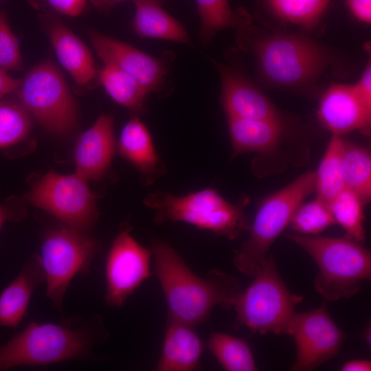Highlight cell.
Segmentation results:
<instances>
[{
	"instance_id": "cell-40",
	"label": "cell",
	"mask_w": 371,
	"mask_h": 371,
	"mask_svg": "<svg viewBox=\"0 0 371 371\" xmlns=\"http://www.w3.org/2000/svg\"><path fill=\"white\" fill-rule=\"evenodd\" d=\"M366 339L369 344L370 343V328L366 329V333H365Z\"/></svg>"
},
{
	"instance_id": "cell-9",
	"label": "cell",
	"mask_w": 371,
	"mask_h": 371,
	"mask_svg": "<svg viewBox=\"0 0 371 371\" xmlns=\"http://www.w3.org/2000/svg\"><path fill=\"white\" fill-rule=\"evenodd\" d=\"M98 249L96 240L69 226L45 234L40 258L45 275L46 295L60 313L69 283L76 275L89 270Z\"/></svg>"
},
{
	"instance_id": "cell-21",
	"label": "cell",
	"mask_w": 371,
	"mask_h": 371,
	"mask_svg": "<svg viewBox=\"0 0 371 371\" xmlns=\"http://www.w3.org/2000/svg\"><path fill=\"white\" fill-rule=\"evenodd\" d=\"M164 0H134L133 29L141 38L190 44L186 28L161 7Z\"/></svg>"
},
{
	"instance_id": "cell-3",
	"label": "cell",
	"mask_w": 371,
	"mask_h": 371,
	"mask_svg": "<svg viewBox=\"0 0 371 371\" xmlns=\"http://www.w3.org/2000/svg\"><path fill=\"white\" fill-rule=\"evenodd\" d=\"M235 29L240 47L252 52L262 77L276 87H305L331 64L333 56L324 46L303 35L258 34L244 13Z\"/></svg>"
},
{
	"instance_id": "cell-37",
	"label": "cell",
	"mask_w": 371,
	"mask_h": 371,
	"mask_svg": "<svg viewBox=\"0 0 371 371\" xmlns=\"http://www.w3.org/2000/svg\"><path fill=\"white\" fill-rule=\"evenodd\" d=\"M342 371H370L371 362L366 359H354L345 362L341 369Z\"/></svg>"
},
{
	"instance_id": "cell-33",
	"label": "cell",
	"mask_w": 371,
	"mask_h": 371,
	"mask_svg": "<svg viewBox=\"0 0 371 371\" xmlns=\"http://www.w3.org/2000/svg\"><path fill=\"white\" fill-rule=\"evenodd\" d=\"M36 8L45 13L54 12L69 16H79L84 10L87 0H28Z\"/></svg>"
},
{
	"instance_id": "cell-30",
	"label": "cell",
	"mask_w": 371,
	"mask_h": 371,
	"mask_svg": "<svg viewBox=\"0 0 371 371\" xmlns=\"http://www.w3.org/2000/svg\"><path fill=\"white\" fill-rule=\"evenodd\" d=\"M335 223L329 203L316 196L297 206L289 225L297 234L315 236Z\"/></svg>"
},
{
	"instance_id": "cell-2",
	"label": "cell",
	"mask_w": 371,
	"mask_h": 371,
	"mask_svg": "<svg viewBox=\"0 0 371 371\" xmlns=\"http://www.w3.org/2000/svg\"><path fill=\"white\" fill-rule=\"evenodd\" d=\"M108 337L99 314L58 323L32 322L0 346V370L85 359L91 357L93 348L105 343Z\"/></svg>"
},
{
	"instance_id": "cell-20",
	"label": "cell",
	"mask_w": 371,
	"mask_h": 371,
	"mask_svg": "<svg viewBox=\"0 0 371 371\" xmlns=\"http://www.w3.org/2000/svg\"><path fill=\"white\" fill-rule=\"evenodd\" d=\"M233 157L254 152L267 155L276 151L286 134V121L227 117Z\"/></svg>"
},
{
	"instance_id": "cell-36",
	"label": "cell",
	"mask_w": 371,
	"mask_h": 371,
	"mask_svg": "<svg viewBox=\"0 0 371 371\" xmlns=\"http://www.w3.org/2000/svg\"><path fill=\"white\" fill-rule=\"evenodd\" d=\"M21 79L15 78L0 69V98L15 92L19 88Z\"/></svg>"
},
{
	"instance_id": "cell-32",
	"label": "cell",
	"mask_w": 371,
	"mask_h": 371,
	"mask_svg": "<svg viewBox=\"0 0 371 371\" xmlns=\"http://www.w3.org/2000/svg\"><path fill=\"white\" fill-rule=\"evenodd\" d=\"M22 68L18 38L10 29L6 13L0 9V69L8 71Z\"/></svg>"
},
{
	"instance_id": "cell-8",
	"label": "cell",
	"mask_w": 371,
	"mask_h": 371,
	"mask_svg": "<svg viewBox=\"0 0 371 371\" xmlns=\"http://www.w3.org/2000/svg\"><path fill=\"white\" fill-rule=\"evenodd\" d=\"M15 93L23 106L47 130L63 134L73 128L75 102L61 71L52 61L44 60L30 69Z\"/></svg>"
},
{
	"instance_id": "cell-13",
	"label": "cell",
	"mask_w": 371,
	"mask_h": 371,
	"mask_svg": "<svg viewBox=\"0 0 371 371\" xmlns=\"http://www.w3.org/2000/svg\"><path fill=\"white\" fill-rule=\"evenodd\" d=\"M89 35L104 64L114 65L127 72L148 93L158 92L164 87L167 67L163 58L151 56L98 32L91 31Z\"/></svg>"
},
{
	"instance_id": "cell-26",
	"label": "cell",
	"mask_w": 371,
	"mask_h": 371,
	"mask_svg": "<svg viewBox=\"0 0 371 371\" xmlns=\"http://www.w3.org/2000/svg\"><path fill=\"white\" fill-rule=\"evenodd\" d=\"M207 347L227 371H254L257 366L246 340L223 333H212Z\"/></svg>"
},
{
	"instance_id": "cell-27",
	"label": "cell",
	"mask_w": 371,
	"mask_h": 371,
	"mask_svg": "<svg viewBox=\"0 0 371 371\" xmlns=\"http://www.w3.org/2000/svg\"><path fill=\"white\" fill-rule=\"evenodd\" d=\"M363 205L357 194L347 188L342 190L329 203L335 222L346 232L345 237L359 243L366 239Z\"/></svg>"
},
{
	"instance_id": "cell-17",
	"label": "cell",
	"mask_w": 371,
	"mask_h": 371,
	"mask_svg": "<svg viewBox=\"0 0 371 371\" xmlns=\"http://www.w3.org/2000/svg\"><path fill=\"white\" fill-rule=\"evenodd\" d=\"M43 19L60 63L78 85H89L98 76V72L88 47L52 13H45Z\"/></svg>"
},
{
	"instance_id": "cell-12",
	"label": "cell",
	"mask_w": 371,
	"mask_h": 371,
	"mask_svg": "<svg viewBox=\"0 0 371 371\" xmlns=\"http://www.w3.org/2000/svg\"><path fill=\"white\" fill-rule=\"evenodd\" d=\"M151 252L124 228L115 237L106 258L105 300L122 307L133 291L150 276Z\"/></svg>"
},
{
	"instance_id": "cell-5",
	"label": "cell",
	"mask_w": 371,
	"mask_h": 371,
	"mask_svg": "<svg viewBox=\"0 0 371 371\" xmlns=\"http://www.w3.org/2000/svg\"><path fill=\"white\" fill-rule=\"evenodd\" d=\"M248 202L245 199L232 204L211 188L181 196L158 192L150 194L144 200V204L155 211L154 221L157 223L185 222L231 240L250 229L244 210Z\"/></svg>"
},
{
	"instance_id": "cell-28",
	"label": "cell",
	"mask_w": 371,
	"mask_h": 371,
	"mask_svg": "<svg viewBox=\"0 0 371 371\" xmlns=\"http://www.w3.org/2000/svg\"><path fill=\"white\" fill-rule=\"evenodd\" d=\"M278 18L311 30L318 25L330 0H265Z\"/></svg>"
},
{
	"instance_id": "cell-1",
	"label": "cell",
	"mask_w": 371,
	"mask_h": 371,
	"mask_svg": "<svg viewBox=\"0 0 371 371\" xmlns=\"http://www.w3.org/2000/svg\"><path fill=\"white\" fill-rule=\"evenodd\" d=\"M151 253L168 317L194 327L205 322L216 306L234 308L242 292L237 278L218 269H212L204 278L199 277L168 243L159 238L153 240Z\"/></svg>"
},
{
	"instance_id": "cell-19",
	"label": "cell",
	"mask_w": 371,
	"mask_h": 371,
	"mask_svg": "<svg viewBox=\"0 0 371 371\" xmlns=\"http://www.w3.org/2000/svg\"><path fill=\"white\" fill-rule=\"evenodd\" d=\"M44 282L45 275L41 258L33 255L0 295V328L18 326L26 313L34 291Z\"/></svg>"
},
{
	"instance_id": "cell-25",
	"label": "cell",
	"mask_w": 371,
	"mask_h": 371,
	"mask_svg": "<svg viewBox=\"0 0 371 371\" xmlns=\"http://www.w3.org/2000/svg\"><path fill=\"white\" fill-rule=\"evenodd\" d=\"M342 174L346 188L351 190L363 204L371 197V157L370 151L350 142H344Z\"/></svg>"
},
{
	"instance_id": "cell-7",
	"label": "cell",
	"mask_w": 371,
	"mask_h": 371,
	"mask_svg": "<svg viewBox=\"0 0 371 371\" xmlns=\"http://www.w3.org/2000/svg\"><path fill=\"white\" fill-rule=\"evenodd\" d=\"M247 289L234 306L236 327L252 333L286 335L295 307L303 297L291 293L281 278L273 256L266 257Z\"/></svg>"
},
{
	"instance_id": "cell-6",
	"label": "cell",
	"mask_w": 371,
	"mask_h": 371,
	"mask_svg": "<svg viewBox=\"0 0 371 371\" xmlns=\"http://www.w3.org/2000/svg\"><path fill=\"white\" fill-rule=\"evenodd\" d=\"M315 190V172L309 171L260 202L248 238L234 253V264L240 273L256 275L297 206Z\"/></svg>"
},
{
	"instance_id": "cell-23",
	"label": "cell",
	"mask_w": 371,
	"mask_h": 371,
	"mask_svg": "<svg viewBox=\"0 0 371 371\" xmlns=\"http://www.w3.org/2000/svg\"><path fill=\"white\" fill-rule=\"evenodd\" d=\"M98 77L115 102L133 111L142 109L148 92L127 72L114 65L105 63Z\"/></svg>"
},
{
	"instance_id": "cell-16",
	"label": "cell",
	"mask_w": 371,
	"mask_h": 371,
	"mask_svg": "<svg viewBox=\"0 0 371 371\" xmlns=\"http://www.w3.org/2000/svg\"><path fill=\"white\" fill-rule=\"evenodd\" d=\"M115 150L113 118L102 115L81 135L76 144V174L86 181L99 179L106 172Z\"/></svg>"
},
{
	"instance_id": "cell-15",
	"label": "cell",
	"mask_w": 371,
	"mask_h": 371,
	"mask_svg": "<svg viewBox=\"0 0 371 371\" xmlns=\"http://www.w3.org/2000/svg\"><path fill=\"white\" fill-rule=\"evenodd\" d=\"M317 115L333 135H342L361 130L368 131L371 109L359 97L353 85L333 84L320 98Z\"/></svg>"
},
{
	"instance_id": "cell-35",
	"label": "cell",
	"mask_w": 371,
	"mask_h": 371,
	"mask_svg": "<svg viewBox=\"0 0 371 371\" xmlns=\"http://www.w3.org/2000/svg\"><path fill=\"white\" fill-rule=\"evenodd\" d=\"M352 15L359 21L370 24L371 0H346Z\"/></svg>"
},
{
	"instance_id": "cell-39",
	"label": "cell",
	"mask_w": 371,
	"mask_h": 371,
	"mask_svg": "<svg viewBox=\"0 0 371 371\" xmlns=\"http://www.w3.org/2000/svg\"><path fill=\"white\" fill-rule=\"evenodd\" d=\"M8 219L6 213L4 212L3 208L0 206V229L4 223V221Z\"/></svg>"
},
{
	"instance_id": "cell-10",
	"label": "cell",
	"mask_w": 371,
	"mask_h": 371,
	"mask_svg": "<svg viewBox=\"0 0 371 371\" xmlns=\"http://www.w3.org/2000/svg\"><path fill=\"white\" fill-rule=\"evenodd\" d=\"M86 180L78 175H64L49 172L32 187L27 199L81 231L97 217L94 196Z\"/></svg>"
},
{
	"instance_id": "cell-31",
	"label": "cell",
	"mask_w": 371,
	"mask_h": 371,
	"mask_svg": "<svg viewBox=\"0 0 371 371\" xmlns=\"http://www.w3.org/2000/svg\"><path fill=\"white\" fill-rule=\"evenodd\" d=\"M31 128L30 115L19 101L0 100V148L23 140Z\"/></svg>"
},
{
	"instance_id": "cell-4",
	"label": "cell",
	"mask_w": 371,
	"mask_h": 371,
	"mask_svg": "<svg viewBox=\"0 0 371 371\" xmlns=\"http://www.w3.org/2000/svg\"><path fill=\"white\" fill-rule=\"evenodd\" d=\"M286 238L316 262L314 287L325 300L335 302L357 294L363 280L371 278V254L361 243L344 238L287 234Z\"/></svg>"
},
{
	"instance_id": "cell-14",
	"label": "cell",
	"mask_w": 371,
	"mask_h": 371,
	"mask_svg": "<svg viewBox=\"0 0 371 371\" xmlns=\"http://www.w3.org/2000/svg\"><path fill=\"white\" fill-rule=\"evenodd\" d=\"M214 63L221 79V102L227 117L286 121L269 99L243 74Z\"/></svg>"
},
{
	"instance_id": "cell-29",
	"label": "cell",
	"mask_w": 371,
	"mask_h": 371,
	"mask_svg": "<svg viewBox=\"0 0 371 371\" xmlns=\"http://www.w3.org/2000/svg\"><path fill=\"white\" fill-rule=\"evenodd\" d=\"M201 19L200 36L203 42L209 43L220 31L236 28L240 13H234L227 0H195Z\"/></svg>"
},
{
	"instance_id": "cell-24",
	"label": "cell",
	"mask_w": 371,
	"mask_h": 371,
	"mask_svg": "<svg viewBox=\"0 0 371 371\" xmlns=\"http://www.w3.org/2000/svg\"><path fill=\"white\" fill-rule=\"evenodd\" d=\"M344 142L341 136L333 135L315 172L316 196L328 203L346 188L342 174Z\"/></svg>"
},
{
	"instance_id": "cell-22",
	"label": "cell",
	"mask_w": 371,
	"mask_h": 371,
	"mask_svg": "<svg viewBox=\"0 0 371 371\" xmlns=\"http://www.w3.org/2000/svg\"><path fill=\"white\" fill-rule=\"evenodd\" d=\"M119 151L140 171L146 183L153 179L157 172L159 157L148 128L137 116L133 117L124 126Z\"/></svg>"
},
{
	"instance_id": "cell-11",
	"label": "cell",
	"mask_w": 371,
	"mask_h": 371,
	"mask_svg": "<svg viewBox=\"0 0 371 371\" xmlns=\"http://www.w3.org/2000/svg\"><path fill=\"white\" fill-rule=\"evenodd\" d=\"M296 346L292 370H311L338 355L346 335L330 315L326 304L304 313H295L286 332Z\"/></svg>"
},
{
	"instance_id": "cell-38",
	"label": "cell",
	"mask_w": 371,
	"mask_h": 371,
	"mask_svg": "<svg viewBox=\"0 0 371 371\" xmlns=\"http://www.w3.org/2000/svg\"><path fill=\"white\" fill-rule=\"evenodd\" d=\"M92 5L100 12L107 13L117 4L126 0H89ZM134 1V0H133Z\"/></svg>"
},
{
	"instance_id": "cell-34",
	"label": "cell",
	"mask_w": 371,
	"mask_h": 371,
	"mask_svg": "<svg viewBox=\"0 0 371 371\" xmlns=\"http://www.w3.org/2000/svg\"><path fill=\"white\" fill-rule=\"evenodd\" d=\"M353 86L363 104L371 109V67L370 61L361 78Z\"/></svg>"
},
{
	"instance_id": "cell-18",
	"label": "cell",
	"mask_w": 371,
	"mask_h": 371,
	"mask_svg": "<svg viewBox=\"0 0 371 371\" xmlns=\"http://www.w3.org/2000/svg\"><path fill=\"white\" fill-rule=\"evenodd\" d=\"M203 345L193 327L168 317L156 370L192 371L199 368Z\"/></svg>"
}]
</instances>
